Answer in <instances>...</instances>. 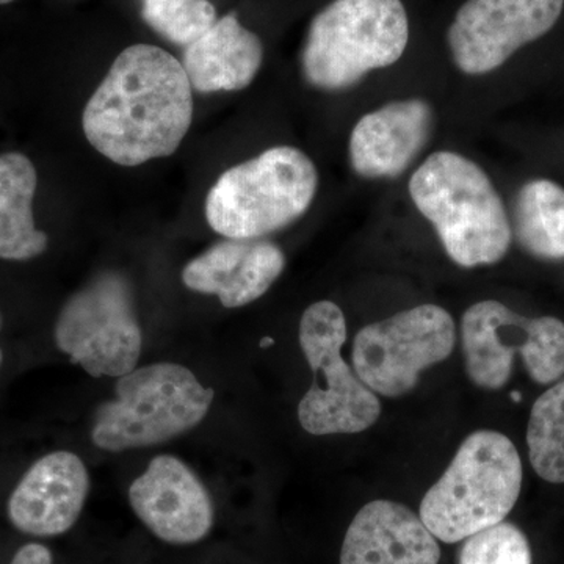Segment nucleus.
Instances as JSON below:
<instances>
[{
  "label": "nucleus",
  "instance_id": "1",
  "mask_svg": "<svg viewBox=\"0 0 564 564\" xmlns=\"http://www.w3.org/2000/svg\"><path fill=\"white\" fill-rule=\"evenodd\" d=\"M192 90L184 66L170 52L133 44L118 55L85 107V137L122 166L169 158L191 129Z\"/></svg>",
  "mask_w": 564,
  "mask_h": 564
},
{
  "label": "nucleus",
  "instance_id": "2",
  "mask_svg": "<svg viewBox=\"0 0 564 564\" xmlns=\"http://www.w3.org/2000/svg\"><path fill=\"white\" fill-rule=\"evenodd\" d=\"M408 191L456 265L489 267L507 256L513 240L510 217L478 163L454 151L433 152L411 176Z\"/></svg>",
  "mask_w": 564,
  "mask_h": 564
},
{
  "label": "nucleus",
  "instance_id": "3",
  "mask_svg": "<svg viewBox=\"0 0 564 564\" xmlns=\"http://www.w3.org/2000/svg\"><path fill=\"white\" fill-rule=\"evenodd\" d=\"M522 478L514 444L502 433L478 430L423 496L419 516L436 540L466 541L505 521L521 496Z\"/></svg>",
  "mask_w": 564,
  "mask_h": 564
},
{
  "label": "nucleus",
  "instance_id": "4",
  "mask_svg": "<svg viewBox=\"0 0 564 564\" xmlns=\"http://www.w3.org/2000/svg\"><path fill=\"white\" fill-rule=\"evenodd\" d=\"M410 20L402 0H334L311 22L304 41V80L317 90L356 87L372 70L403 57Z\"/></svg>",
  "mask_w": 564,
  "mask_h": 564
},
{
  "label": "nucleus",
  "instance_id": "5",
  "mask_svg": "<svg viewBox=\"0 0 564 564\" xmlns=\"http://www.w3.org/2000/svg\"><path fill=\"white\" fill-rule=\"evenodd\" d=\"M317 188L313 159L299 148H270L232 166L212 185L207 223L226 239H262L302 218Z\"/></svg>",
  "mask_w": 564,
  "mask_h": 564
},
{
  "label": "nucleus",
  "instance_id": "6",
  "mask_svg": "<svg viewBox=\"0 0 564 564\" xmlns=\"http://www.w3.org/2000/svg\"><path fill=\"white\" fill-rule=\"evenodd\" d=\"M113 400L93 421L91 441L107 452L152 447L199 425L214 403V389L181 364L158 362L118 378Z\"/></svg>",
  "mask_w": 564,
  "mask_h": 564
},
{
  "label": "nucleus",
  "instance_id": "7",
  "mask_svg": "<svg viewBox=\"0 0 564 564\" xmlns=\"http://www.w3.org/2000/svg\"><path fill=\"white\" fill-rule=\"evenodd\" d=\"M347 321L336 303L311 304L300 321V347L314 383L299 404V421L314 436L356 434L377 423L381 403L345 361Z\"/></svg>",
  "mask_w": 564,
  "mask_h": 564
},
{
  "label": "nucleus",
  "instance_id": "8",
  "mask_svg": "<svg viewBox=\"0 0 564 564\" xmlns=\"http://www.w3.org/2000/svg\"><path fill=\"white\" fill-rule=\"evenodd\" d=\"M462 340L466 372L486 391L502 389L510 381L516 355L534 383L552 384L564 377L560 318H529L496 300H485L463 314Z\"/></svg>",
  "mask_w": 564,
  "mask_h": 564
},
{
  "label": "nucleus",
  "instance_id": "9",
  "mask_svg": "<svg viewBox=\"0 0 564 564\" xmlns=\"http://www.w3.org/2000/svg\"><path fill=\"white\" fill-rule=\"evenodd\" d=\"M58 350L91 377L120 378L137 369L143 334L131 282L104 272L74 293L55 323Z\"/></svg>",
  "mask_w": 564,
  "mask_h": 564
},
{
  "label": "nucleus",
  "instance_id": "10",
  "mask_svg": "<svg viewBox=\"0 0 564 564\" xmlns=\"http://www.w3.org/2000/svg\"><path fill=\"white\" fill-rule=\"evenodd\" d=\"M455 344L454 317L436 304H421L359 329L352 369L377 395L399 399L413 391L423 370L445 361Z\"/></svg>",
  "mask_w": 564,
  "mask_h": 564
},
{
  "label": "nucleus",
  "instance_id": "11",
  "mask_svg": "<svg viewBox=\"0 0 564 564\" xmlns=\"http://www.w3.org/2000/svg\"><path fill=\"white\" fill-rule=\"evenodd\" d=\"M564 0H467L447 33L456 68L485 76L544 36L562 17Z\"/></svg>",
  "mask_w": 564,
  "mask_h": 564
},
{
  "label": "nucleus",
  "instance_id": "12",
  "mask_svg": "<svg viewBox=\"0 0 564 564\" xmlns=\"http://www.w3.org/2000/svg\"><path fill=\"white\" fill-rule=\"evenodd\" d=\"M133 513L159 540L188 545L203 541L214 527V503L191 467L172 455H159L132 481Z\"/></svg>",
  "mask_w": 564,
  "mask_h": 564
},
{
  "label": "nucleus",
  "instance_id": "13",
  "mask_svg": "<svg viewBox=\"0 0 564 564\" xmlns=\"http://www.w3.org/2000/svg\"><path fill=\"white\" fill-rule=\"evenodd\" d=\"M434 110L421 98L399 99L364 115L348 140L352 172L393 180L406 172L432 139Z\"/></svg>",
  "mask_w": 564,
  "mask_h": 564
},
{
  "label": "nucleus",
  "instance_id": "14",
  "mask_svg": "<svg viewBox=\"0 0 564 564\" xmlns=\"http://www.w3.org/2000/svg\"><path fill=\"white\" fill-rule=\"evenodd\" d=\"M90 475L73 452H54L33 463L9 500L11 524L32 536H58L80 518Z\"/></svg>",
  "mask_w": 564,
  "mask_h": 564
},
{
  "label": "nucleus",
  "instance_id": "15",
  "mask_svg": "<svg viewBox=\"0 0 564 564\" xmlns=\"http://www.w3.org/2000/svg\"><path fill=\"white\" fill-rule=\"evenodd\" d=\"M285 269V256L270 240L226 239L193 259L182 270V281L193 292L217 295L236 310L270 291Z\"/></svg>",
  "mask_w": 564,
  "mask_h": 564
},
{
  "label": "nucleus",
  "instance_id": "16",
  "mask_svg": "<svg viewBox=\"0 0 564 564\" xmlns=\"http://www.w3.org/2000/svg\"><path fill=\"white\" fill-rule=\"evenodd\" d=\"M440 560V544L421 516L392 500L364 505L340 551V564H437Z\"/></svg>",
  "mask_w": 564,
  "mask_h": 564
},
{
  "label": "nucleus",
  "instance_id": "17",
  "mask_svg": "<svg viewBox=\"0 0 564 564\" xmlns=\"http://www.w3.org/2000/svg\"><path fill=\"white\" fill-rule=\"evenodd\" d=\"M262 62V41L231 13L185 47L182 66L196 91H239L250 87Z\"/></svg>",
  "mask_w": 564,
  "mask_h": 564
},
{
  "label": "nucleus",
  "instance_id": "18",
  "mask_svg": "<svg viewBox=\"0 0 564 564\" xmlns=\"http://www.w3.org/2000/svg\"><path fill=\"white\" fill-rule=\"evenodd\" d=\"M36 170L20 152L0 155V259L29 261L46 251L47 234L33 220Z\"/></svg>",
  "mask_w": 564,
  "mask_h": 564
},
{
  "label": "nucleus",
  "instance_id": "19",
  "mask_svg": "<svg viewBox=\"0 0 564 564\" xmlns=\"http://www.w3.org/2000/svg\"><path fill=\"white\" fill-rule=\"evenodd\" d=\"M511 232L519 247L541 261L564 259V188L551 180L522 185L514 199Z\"/></svg>",
  "mask_w": 564,
  "mask_h": 564
},
{
  "label": "nucleus",
  "instance_id": "20",
  "mask_svg": "<svg viewBox=\"0 0 564 564\" xmlns=\"http://www.w3.org/2000/svg\"><path fill=\"white\" fill-rule=\"evenodd\" d=\"M527 445L538 477L549 484H564V378L534 402Z\"/></svg>",
  "mask_w": 564,
  "mask_h": 564
},
{
  "label": "nucleus",
  "instance_id": "21",
  "mask_svg": "<svg viewBox=\"0 0 564 564\" xmlns=\"http://www.w3.org/2000/svg\"><path fill=\"white\" fill-rule=\"evenodd\" d=\"M141 17L163 39L185 47L218 21L209 0H141Z\"/></svg>",
  "mask_w": 564,
  "mask_h": 564
},
{
  "label": "nucleus",
  "instance_id": "22",
  "mask_svg": "<svg viewBox=\"0 0 564 564\" xmlns=\"http://www.w3.org/2000/svg\"><path fill=\"white\" fill-rule=\"evenodd\" d=\"M459 564H532V549L519 527L503 521L467 538Z\"/></svg>",
  "mask_w": 564,
  "mask_h": 564
},
{
  "label": "nucleus",
  "instance_id": "23",
  "mask_svg": "<svg viewBox=\"0 0 564 564\" xmlns=\"http://www.w3.org/2000/svg\"><path fill=\"white\" fill-rule=\"evenodd\" d=\"M11 564H54V558L46 545L32 543L21 547Z\"/></svg>",
  "mask_w": 564,
  "mask_h": 564
},
{
  "label": "nucleus",
  "instance_id": "24",
  "mask_svg": "<svg viewBox=\"0 0 564 564\" xmlns=\"http://www.w3.org/2000/svg\"><path fill=\"white\" fill-rule=\"evenodd\" d=\"M273 340L270 339V337H265V339L262 340L261 345L262 347H267V345H272Z\"/></svg>",
  "mask_w": 564,
  "mask_h": 564
},
{
  "label": "nucleus",
  "instance_id": "25",
  "mask_svg": "<svg viewBox=\"0 0 564 564\" xmlns=\"http://www.w3.org/2000/svg\"><path fill=\"white\" fill-rule=\"evenodd\" d=\"M511 399H513L514 402H519V400H521V393H518V392L511 393Z\"/></svg>",
  "mask_w": 564,
  "mask_h": 564
},
{
  "label": "nucleus",
  "instance_id": "26",
  "mask_svg": "<svg viewBox=\"0 0 564 564\" xmlns=\"http://www.w3.org/2000/svg\"><path fill=\"white\" fill-rule=\"evenodd\" d=\"M0 364H2V351H0Z\"/></svg>",
  "mask_w": 564,
  "mask_h": 564
},
{
  "label": "nucleus",
  "instance_id": "27",
  "mask_svg": "<svg viewBox=\"0 0 564 564\" xmlns=\"http://www.w3.org/2000/svg\"><path fill=\"white\" fill-rule=\"evenodd\" d=\"M0 326H2V317H0Z\"/></svg>",
  "mask_w": 564,
  "mask_h": 564
}]
</instances>
